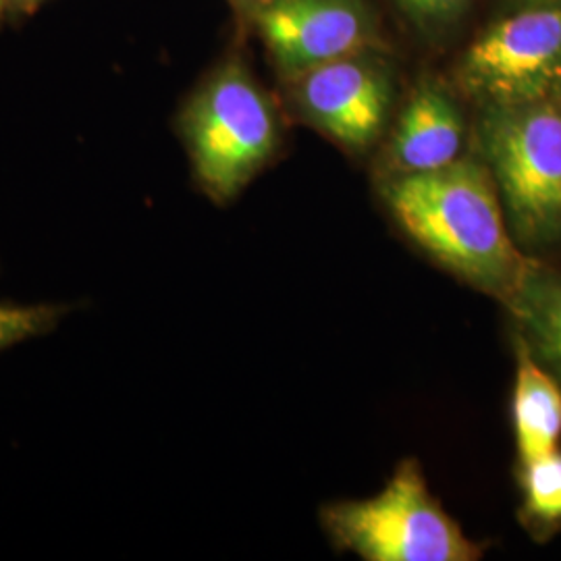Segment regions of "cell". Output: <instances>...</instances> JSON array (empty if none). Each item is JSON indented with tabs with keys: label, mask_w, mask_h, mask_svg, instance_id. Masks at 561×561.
Returning a JSON list of instances; mask_svg holds the SVG:
<instances>
[{
	"label": "cell",
	"mask_w": 561,
	"mask_h": 561,
	"mask_svg": "<svg viewBox=\"0 0 561 561\" xmlns=\"http://www.w3.org/2000/svg\"><path fill=\"white\" fill-rule=\"evenodd\" d=\"M7 18V0H0V20Z\"/></svg>",
	"instance_id": "cell-16"
},
{
	"label": "cell",
	"mask_w": 561,
	"mask_h": 561,
	"mask_svg": "<svg viewBox=\"0 0 561 561\" xmlns=\"http://www.w3.org/2000/svg\"><path fill=\"white\" fill-rule=\"evenodd\" d=\"M522 518L535 530L561 526V451L520 463Z\"/></svg>",
	"instance_id": "cell-11"
},
{
	"label": "cell",
	"mask_w": 561,
	"mask_h": 561,
	"mask_svg": "<svg viewBox=\"0 0 561 561\" xmlns=\"http://www.w3.org/2000/svg\"><path fill=\"white\" fill-rule=\"evenodd\" d=\"M256 25L289 76L352 57L370 36L360 0H268L256 11Z\"/></svg>",
	"instance_id": "cell-6"
},
{
	"label": "cell",
	"mask_w": 561,
	"mask_h": 561,
	"mask_svg": "<svg viewBox=\"0 0 561 561\" xmlns=\"http://www.w3.org/2000/svg\"><path fill=\"white\" fill-rule=\"evenodd\" d=\"M479 136L522 250L561 248V96L484 106Z\"/></svg>",
	"instance_id": "cell-2"
},
{
	"label": "cell",
	"mask_w": 561,
	"mask_h": 561,
	"mask_svg": "<svg viewBox=\"0 0 561 561\" xmlns=\"http://www.w3.org/2000/svg\"><path fill=\"white\" fill-rule=\"evenodd\" d=\"M44 0H7V15L32 13Z\"/></svg>",
	"instance_id": "cell-14"
},
{
	"label": "cell",
	"mask_w": 561,
	"mask_h": 561,
	"mask_svg": "<svg viewBox=\"0 0 561 561\" xmlns=\"http://www.w3.org/2000/svg\"><path fill=\"white\" fill-rule=\"evenodd\" d=\"M322 524L341 549L366 561H474L470 541L431 495L421 466L401 461L381 491L366 500L331 503Z\"/></svg>",
	"instance_id": "cell-4"
},
{
	"label": "cell",
	"mask_w": 561,
	"mask_h": 561,
	"mask_svg": "<svg viewBox=\"0 0 561 561\" xmlns=\"http://www.w3.org/2000/svg\"><path fill=\"white\" fill-rule=\"evenodd\" d=\"M241 2H252V0H241Z\"/></svg>",
	"instance_id": "cell-17"
},
{
	"label": "cell",
	"mask_w": 561,
	"mask_h": 561,
	"mask_svg": "<svg viewBox=\"0 0 561 561\" xmlns=\"http://www.w3.org/2000/svg\"><path fill=\"white\" fill-rule=\"evenodd\" d=\"M512 424L520 463L558 449L561 439V385L516 335V379Z\"/></svg>",
	"instance_id": "cell-9"
},
{
	"label": "cell",
	"mask_w": 561,
	"mask_h": 561,
	"mask_svg": "<svg viewBox=\"0 0 561 561\" xmlns=\"http://www.w3.org/2000/svg\"><path fill=\"white\" fill-rule=\"evenodd\" d=\"M461 140L458 106L439 88L424 85L401 113L389 157L400 175L437 171L460 159Z\"/></svg>",
	"instance_id": "cell-8"
},
{
	"label": "cell",
	"mask_w": 561,
	"mask_h": 561,
	"mask_svg": "<svg viewBox=\"0 0 561 561\" xmlns=\"http://www.w3.org/2000/svg\"><path fill=\"white\" fill-rule=\"evenodd\" d=\"M389 101V83L381 69L366 60H331L306 71L301 80L304 113L347 148H364L377 140Z\"/></svg>",
	"instance_id": "cell-7"
},
{
	"label": "cell",
	"mask_w": 561,
	"mask_h": 561,
	"mask_svg": "<svg viewBox=\"0 0 561 561\" xmlns=\"http://www.w3.org/2000/svg\"><path fill=\"white\" fill-rule=\"evenodd\" d=\"M461 73L484 106L561 96V4L512 9L470 46Z\"/></svg>",
	"instance_id": "cell-5"
},
{
	"label": "cell",
	"mask_w": 561,
	"mask_h": 561,
	"mask_svg": "<svg viewBox=\"0 0 561 561\" xmlns=\"http://www.w3.org/2000/svg\"><path fill=\"white\" fill-rule=\"evenodd\" d=\"M400 4L416 20H443L454 15L463 0H400Z\"/></svg>",
	"instance_id": "cell-13"
},
{
	"label": "cell",
	"mask_w": 561,
	"mask_h": 561,
	"mask_svg": "<svg viewBox=\"0 0 561 561\" xmlns=\"http://www.w3.org/2000/svg\"><path fill=\"white\" fill-rule=\"evenodd\" d=\"M505 308L518 324V337L561 385V271L537 262Z\"/></svg>",
	"instance_id": "cell-10"
},
{
	"label": "cell",
	"mask_w": 561,
	"mask_h": 561,
	"mask_svg": "<svg viewBox=\"0 0 561 561\" xmlns=\"http://www.w3.org/2000/svg\"><path fill=\"white\" fill-rule=\"evenodd\" d=\"M382 196L403 233L482 294L510 304L537 266L512 236L486 162L458 159L387 181Z\"/></svg>",
	"instance_id": "cell-1"
},
{
	"label": "cell",
	"mask_w": 561,
	"mask_h": 561,
	"mask_svg": "<svg viewBox=\"0 0 561 561\" xmlns=\"http://www.w3.org/2000/svg\"><path fill=\"white\" fill-rule=\"evenodd\" d=\"M73 312L71 301H0V352L50 335Z\"/></svg>",
	"instance_id": "cell-12"
},
{
	"label": "cell",
	"mask_w": 561,
	"mask_h": 561,
	"mask_svg": "<svg viewBox=\"0 0 561 561\" xmlns=\"http://www.w3.org/2000/svg\"><path fill=\"white\" fill-rule=\"evenodd\" d=\"M180 136L198 187L215 204H227L275 154L279 123L245 65L227 60L185 102Z\"/></svg>",
	"instance_id": "cell-3"
},
{
	"label": "cell",
	"mask_w": 561,
	"mask_h": 561,
	"mask_svg": "<svg viewBox=\"0 0 561 561\" xmlns=\"http://www.w3.org/2000/svg\"><path fill=\"white\" fill-rule=\"evenodd\" d=\"M535 4H561V0H512V9L535 7Z\"/></svg>",
	"instance_id": "cell-15"
}]
</instances>
